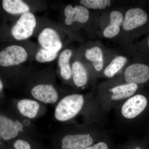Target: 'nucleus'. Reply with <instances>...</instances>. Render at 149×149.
Here are the masks:
<instances>
[{"label":"nucleus","mask_w":149,"mask_h":149,"mask_svg":"<svg viewBox=\"0 0 149 149\" xmlns=\"http://www.w3.org/2000/svg\"><path fill=\"white\" fill-rule=\"evenodd\" d=\"M96 91L87 94L72 93L65 96L56 107L55 117L61 122L72 121L83 116L86 123H102L106 116L95 99Z\"/></svg>","instance_id":"1"},{"label":"nucleus","mask_w":149,"mask_h":149,"mask_svg":"<svg viewBox=\"0 0 149 149\" xmlns=\"http://www.w3.org/2000/svg\"><path fill=\"white\" fill-rule=\"evenodd\" d=\"M140 85L135 84H111L105 81L96 88L95 99L106 116L123 101L138 93Z\"/></svg>","instance_id":"2"},{"label":"nucleus","mask_w":149,"mask_h":149,"mask_svg":"<svg viewBox=\"0 0 149 149\" xmlns=\"http://www.w3.org/2000/svg\"><path fill=\"white\" fill-rule=\"evenodd\" d=\"M125 8L120 6L103 11H92L94 38L115 40L121 31Z\"/></svg>","instance_id":"3"},{"label":"nucleus","mask_w":149,"mask_h":149,"mask_svg":"<svg viewBox=\"0 0 149 149\" xmlns=\"http://www.w3.org/2000/svg\"><path fill=\"white\" fill-rule=\"evenodd\" d=\"M110 135L97 123H88L68 131L61 139L62 149H84Z\"/></svg>","instance_id":"4"},{"label":"nucleus","mask_w":149,"mask_h":149,"mask_svg":"<svg viewBox=\"0 0 149 149\" xmlns=\"http://www.w3.org/2000/svg\"><path fill=\"white\" fill-rule=\"evenodd\" d=\"M77 50L91 70L94 86L97 88V80L100 79L114 49L107 47L100 41H95L83 44Z\"/></svg>","instance_id":"5"},{"label":"nucleus","mask_w":149,"mask_h":149,"mask_svg":"<svg viewBox=\"0 0 149 149\" xmlns=\"http://www.w3.org/2000/svg\"><path fill=\"white\" fill-rule=\"evenodd\" d=\"M63 27L83 40L78 32L84 29L89 37L94 38L93 32V13L81 5L68 4L63 10Z\"/></svg>","instance_id":"6"},{"label":"nucleus","mask_w":149,"mask_h":149,"mask_svg":"<svg viewBox=\"0 0 149 149\" xmlns=\"http://www.w3.org/2000/svg\"><path fill=\"white\" fill-rule=\"evenodd\" d=\"M149 16L146 12L139 7L125 8L121 31L114 40L121 46L132 44L142 28L148 22Z\"/></svg>","instance_id":"7"},{"label":"nucleus","mask_w":149,"mask_h":149,"mask_svg":"<svg viewBox=\"0 0 149 149\" xmlns=\"http://www.w3.org/2000/svg\"><path fill=\"white\" fill-rule=\"evenodd\" d=\"M148 104L146 96L136 93L115 108L117 122L120 126L126 128L146 111Z\"/></svg>","instance_id":"8"},{"label":"nucleus","mask_w":149,"mask_h":149,"mask_svg":"<svg viewBox=\"0 0 149 149\" xmlns=\"http://www.w3.org/2000/svg\"><path fill=\"white\" fill-rule=\"evenodd\" d=\"M65 37H72L78 42H83L63 26L60 31L53 27H45L38 34L37 41L41 47L54 52L60 53L70 41L66 40Z\"/></svg>","instance_id":"9"},{"label":"nucleus","mask_w":149,"mask_h":149,"mask_svg":"<svg viewBox=\"0 0 149 149\" xmlns=\"http://www.w3.org/2000/svg\"><path fill=\"white\" fill-rule=\"evenodd\" d=\"M105 81L111 84L144 85L149 81V65L140 62H130L120 74Z\"/></svg>","instance_id":"10"},{"label":"nucleus","mask_w":149,"mask_h":149,"mask_svg":"<svg viewBox=\"0 0 149 149\" xmlns=\"http://www.w3.org/2000/svg\"><path fill=\"white\" fill-rule=\"evenodd\" d=\"M71 68L72 87L77 90H84L92 86L93 91H96L91 70L77 49L71 60Z\"/></svg>","instance_id":"11"},{"label":"nucleus","mask_w":149,"mask_h":149,"mask_svg":"<svg viewBox=\"0 0 149 149\" xmlns=\"http://www.w3.org/2000/svg\"><path fill=\"white\" fill-rule=\"evenodd\" d=\"M37 24L36 17L31 12L21 15L12 27V36L17 41L27 40L34 34Z\"/></svg>","instance_id":"12"},{"label":"nucleus","mask_w":149,"mask_h":149,"mask_svg":"<svg viewBox=\"0 0 149 149\" xmlns=\"http://www.w3.org/2000/svg\"><path fill=\"white\" fill-rule=\"evenodd\" d=\"M29 56L28 51L23 46L12 45L0 52V65L6 67L23 65Z\"/></svg>","instance_id":"13"},{"label":"nucleus","mask_w":149,"mask_h":149,"mask_svg":"<svg viewBox=\"0 0 149 149\" xmlns=\"http://www.w3.org/2000/svg\"><path fill=\"white\" fill-rule=\"evenodd\" d=\"M130 62V58L128 55L118 49H114L105 66L100 78L109 80L114 78L121 73Z\"/></svg>","instance_id":"14"},{"label":"nucleus","mask_w":149,"mask_h":149,"mask_svg":"<svg viewBox=\"0 0 149 149\" xmlns=\"http://www.w3.org/2000/svg\"><path fill=\"white\" fill-rule=\"evenodd\" d=\"M75 51L71 47H65L60 53L58 67L60 75L67 84L72 86L71 60Z\"/></svg>","instance_id":"15"},{"label":"nucleus","mask_w":149,"mask_h":149,"mask_svg":"<svg viewBox=\"0 0 149 149\" xmlns=\"http://www.w3.org/2000/svg\"><path fill=\"white\" fill-rule=\"evenodd\" d=\"M34 98L45 104H54L58 100L57 90L51 84L40 83L34 86L31 91Z\"/></svg>","instance_id":"16"},{"label":"nucleus","mask_w":149,"mask_h":149,"mask_svg":"<svg viewBox=\"0 0 149 149\" xmlns=\"http://www.w3.org/2000/svg\"><path fill=\"white\" fill-rule=\"evenodd\" d=\"M23 129V124L20 121L0 114V134L5 141L14 139Z\"/></svg>","instance_id":"17"},{"label":"nucleus","mask_w":149,"mask_h":149,"mask_svg":"<svg viewBox=\"0 0 149 149\" xmlns=\"http://www.w3.org/2000/svg\"><path fill=\"white\" fill-rule=\"evenodd\" d=\"M127 1L112 0H80L79 4L93 11H103L119 6L127 4Z\"/></svg>","instance_id":"18"},{"label":"nucleus","mask_w":149,"mask_h":149,"mask_svg":"<svg viewBox=\"0 0 149 149\" xmlns=\"http://www.w3.org/2000/svg\"><path fill=\"white\" fill-rule=\"evenodd\" d=\"M3 8L8 13L19 15L30 12L29 5L22 0H3Z\"/></svg>","instance_id":"19"},{"label":"nucleus","mask_w":149,"mask_h":149,"mask_svg":"<svg viewBox=\"0 0 149 149\" xmlns=\"http://www.w3.org/2000/svg\"><path fill=\"white\" fill-rule=\"evenodd\" d=\"M17 108L22 116L29 118H35L40 108V104L34 100L23 99L17 104Z\"/></svg>","instance_id":"20"},{"label":"nucleus","mask_w":149,"mask_h":149,"mask_svg":"<svg viewBox=\"0 0 149 149\" xmlns=\"http://www.w3.org/2000/svg\"><path fill=\"white\" fill-rule=\"evenodd\" d=\"M59 54V53L54 52L40 47L36 52L35 58L37 62L46 63L54 61L58 57Z\"/></svg>","instance_id":"21"},{"label":"nucleus","mask_w":149,"mask_h":149,"mask_svg":"<svg viewBox=\"0 0 149 149\" xmlns=\"http://www.w3.org/2000/svg\"><path fill=\"white\" fill-rule=\"evenodd\" d=\"M109 135L103 139L96 142L93 145L84 149H110L109 136Z\"/></svg>","instance_id":"22"},{"label":"nucleus","mask_w":149,"mask_h":149,"mask_svg":"<svg viewBox=\"0 0 149 149\" xmlns=\"http://www.w3.org/2000/svg\"><path fill=\"white\" fill-rule=\"evenodd\" d=\"M14 147L15 149H30L31 147L27 141L22 140H17L14 144Z\"/></svg>","instance_id":"23"},{"label":"nucleus","mask_w":149,"mask_h":149,"mask_svg":"<svg viewBox=\"0 0 149 149\" xmlns=\"http://www.w3.org/2000/svg\"><path fill=\"white\" fill-rule=\"evenodd\" d=\"M3 88V84L1 80L0 79V93H1V91H2Z\"/></svg>","instance_id":"24"},{"label":"nucleus","mask_w":149,"mask_h":149,"mask_svg":"<svg viewBox=\"0 0 149 149\" xmlns=\"http://www.w3.org/2000/svg\"><path fill=\"white\" fill-rule=\"evenodd\" d=\"M134 149H142L141 148H140L139 147H136V148H135Z\"/></svg>","instance_id":"25"},{"label":"nucleus","mask_w":149,"mask_h":149,"mask_svg":"<svg viewBox=\"0 0 149 149\" xmlns=\"http://www.w3.org/2000/svg\"><path fill=\"white\" fill-rule=\"evenodd\" d=\"M1 134H0V140H1Z\"/></svg>","instance_id":"26"}]
</instances>
